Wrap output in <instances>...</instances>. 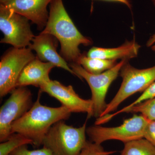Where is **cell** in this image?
Masks as SVG:
<instances>
[{
    "mask_svg": "<svg viewBox=\"0 0 155 155\" xmlns=\"http://www.w3.org/2000/svg\"><path fill=\"white\" fill-rule=\"evenodd\" d=\"M41 33L54 36L61 45V56L68 62L77 63L82 54L80 45H91V39L78 30L66 11L62 0H52L47 23Z\"/></svg>",
    "mask_w": 155,
    "mask_h": 155,
    "instance_id": "obj_1",
    "label": "cell"
},
{
    "mask_svg": "<svg viewBox=\"0 0 155 155\" xmlns=\"http://www.w3.org/2000/svg\"><path fill=\"white\" fill-rule=\"evenodd\" d=\"M27 146L19 147L9 155H53L51 151L45 147L40 149L29 150Z\"/></svg>",
    "mask_w": 155,
    "mask_h": 155,
    "instance_id": "obj_21",
    "label": "cell"
},
{
    "mask_svg": "<svg viewBox=\"0 0 155 155\" xmlns=\"http://www.w3.org/2000/svg\"><path fill=\"white\" fill-rule=\"evenodd\" d=\"M120 155H155V146L144 138L125 143Z\"/></svg>",
    "mask_w": 155,
    "mask_h": 155,
    "instance_id": "obj_16",
    "label": "cell"
},
{
    "mask_svg": "<svg viewBox=\"0 0 155 155\" xmlns=\"http://www.w3.org/2000/svg\"><path fill=\"white\" fill-rule=\"evenodd\" d=\"M76 64L81 65L89 73L97 75L111 69L118 63L116 60L91 58L82 54Z\"/></svg>",
    "mask_w": 155,
    "mask_h": 155,
    "instance_id": "obj_15",
    "label": "cell"
},
{
    "mask_svg": "<svg viewBox=\"0 0 155 155\" xmlns=\"http://www.w3.org/2000/svg\"><path fill=\"white\" fill-rule=\"evenodd\" d=\"M140 46L133 39L127 41L122 45L116 48H92L87 56L91 58H100L108 60L121 59L129 61L138 55Z\"/></svg>",
    "mask_w": 155,
    "mask_h": 155,
    "instance_id": "obj_14",
    "label": "cell"
},
{
    "mask_svg": "<svg viewBox=\"0 0 155 155\" xmlns=\"http://www.w3.org/2000/svg\"><path fill=\"white\" fill-rule=\"evenodd\" d=\"M31 144L33 141L20 134H12L6 141L0 144V155H9L19 147Z\"/></svg>",
    "mask_w": 155,
    "mask_h": 155,
    "instance_id": "obj_17",
    "label": "cell"
},
{
    "mask_svg": "<svg viewBox=\"0 0 155 155\" xmlns=\"http://www.w3.org/2000/svg\"><path fill=\"white\" fill-rule=\"evenodd\" d=\"M35 58L29 48H11L0 61V96L2 98L16 88L19 75L25 66Z\"/></svg>",
    "mask_w": 155,
    "mask_h": 155,
    "instance_id": "obj_7",
    "label": "cell"
},
{
    "mask_svg": "<svg viewBox=\"0 0 155 155\" xmlns=\"http://www.w3.org/2000/svg\"><path fill=\"white\" fill-rule=\"evenodd\" d=\"M123 113H140L150 120H155V97L123 111Z\"/></svg>",
    "mask_w": 155,
    "mask_h": 155,
    "instance_id": "obj_18",
    "label": "cell"
},
{
    "mask_svg": "<svg viewBox=\"0 0 155 155\" xmlns=\"http://www.w3.org/2000/svg\"><path fill=\"white\" fill-rule=\"evenodd\" d=\"M64 121H59L51 127L42 145L53 155H79L87 142L86 122L75 127L67 125Z\"/></svg>",
    "mask_w": 155,
    "mask_h": 155,
    "instance_id": "obj_3",
    "label": "cell"
},
{
    "mask_svg": "<svg viewBox=\"0 0 155 155\" xmlns=\"http://www.w3.org/2000/svg\"><path fill=\"white\" fill-rule=\"evenodd\" d=\"M39 91L48 94L61 103L62 106L72 113L87 114V119L94 116L91 99L81 98L75 92L72 85L65 86L56 80H50L39 87Z\"/></svg>",
    "mask_w": 155,
    "mask_h": 155,
    "instance_id": "obj_10",
    "label": "cell"
},
{
    "mask_svg": "<svg viewBox=\"0 0 155 155\" xmlns=\"http://www.w3.org/2000/svg\"><path fill=\"white\" fill-rule=\"evenodd\" d=\"M102 1H110V2H117L125 4L129 8L131 9V5L129 0H102Z\"/></svg>",
    "mask_w": 155,
    "mask_h": 155,
    "instance_id": "obj_24",
    "label": "cell"
},
{
    "mask_svg": "<svg viewBox=\"0 0 155 155\" xmlns=\"http://www.w3.org/2000/svg\"><path fill=\"white\" fill-rule=\"evenodd\" d=\"M39 91L36 101L19 119L13 122L11 133L20 134L33 141L34 146L43 144L44 139L51 127L56 123L68 119L71 113L63 106L57 107L43 105Z\"/></svg>",
    "mask_w": 155,
    "mask_h": 155,
    "instance_id": "obj_2",
    "label": "cell"
},
{
    "mask_svg": "<svg viewBox=\"0 0 155 155\" xmlns=\"http://www.w3.org/2000/svg\"><path fill=\"white\" fill-rule=\"evenodd\" d=\"M149 119L142 115H134L126 119L120 126L104 127L95 125L87 128L86 133L93 142L101 144L104 142L115 140L124 143L143 138Z\"/></svg>",
    "mask_w": 155,
    "mask_h": 155,
    "instance_id": "obj_6",
    "label": "cell"
},
{
    "mask_svg": "<svg viewBox=\"0 0 155 155\" xmlns=\"http://www.w3.org/2000/svg\"><path fill=\"white\" fill-rule=\"evenodd\" d=\"M122 81L114 98L107 104L101 116L116 110L121 103L136 93L143 92L155 82V65L144 69H138L126 62L120 70Z\"/></svg>",
    "mask_w": 155,
    "mask_h": 155,
    "instance_id": "obj_4",
    "label": "cell"
},
{
    "mask_svg": "<svg viewBox=\"0 0 155 155\" xmlns=\"http://www.w3.org/2000/svg\"><path fill=\"white\" fill-rule=\"evenodd\" d=\"M55 65L40 60L37 57L28 63L23 69L17 83L16 87L33 85L40 87L49 81V73Z\"/></svg>",
    "mask_w": 155,
    "mask_h": 155,
    "instance_id": "obj_13",
    "label": "cell"
},
{
    "mask_svg": "<svg viewBox=\"0 0 155 155\" xmlns=\"http://www.w3.org/2000/svg\"><path fill=\"white\" fill-rule=\"evenodd\" d=\"M52 0H11L4 6L22 15L41 29L46 25L49 15L47 6Z\"/></svg>",
    "mask_w": 155,
    "mask_h": 155,
    "instance_id": "obj_12",
    "label": "cell"
},
{
    "mask_svg": "<svg viewBox=\"0 0 155 155\" xmlns=\"http://www.w3.org/2000/svg\"><path fill=\"white\" fill-rule=\"evenodd\" d=\"M146 45L147 47H151V49L155 51V34L149 39L147 41Z\"/></svg>",
    "mask_w": 155,
    "mask_h": 155,
    "instance_id": "obj_23",
    "label": "cell"
},
{
    "mask_svg": "<svg viewBox=\"0 0 155 155\" xmlns=\"http://www.w3.org/2000/svg\"><path fill=\"white\" fill-rule=\"evenodd\" d=\"M11 1V0H0V2H1V4H2V5H5L6 3L8 2L9 1Z\"/></svg>",
    "mask_w": 155,
    "mask_h": 155,
    "instance_id": "obj_25",
    "label": "cell"
},
{
    "mask_svg": "<svg viewBox=\"0 0 155 155\" xmlns=\"http://www.w3.org/2000/svg\"><path fill=\"white\" fill-rule=\"evenodd\" d=\"M143 138L155 146V120H149L145 130Z\"/></svg>",
    "mask_w": 155,
    "mask_h": 155,
    "instance_id": "obj_22",
    "label": "cell"
},
{
    "mask_svg": "<svg viewBox=\"0 0 155 155\" xmlns=\"http://www.w3.org/2000/svg\"><path fill=\"white\" fill-rule=\"evenodd\" d=\"M155 97V82L152 84L151 85L148 87L146 90L143 92V93L138 98L132 103V104L129 105L123 108L122 110L119 111H117L115 113V115L117 116L119 114L123 113V111L129 109L133 106L136 105L140 103L147 101V100L153 98Z\"/></svg>",
    "mask_w": 155,
    "mask_h": 155,
    "instance_id": "obj_20",
    "label": "cell"
},
{
    "mask_svg": "<svg viewBox=\"0 0 155 155\" xmlns=\"http://www.w3.org/2000/svg\"><path fill=\"white\" fill-rule=\"evenodd\" d=\"M0 29L4 34L1 42L14 48L29 47L35 38L29 20L4 5H0Z\"/></svg>",
    "mask_w": 155,
    "mask_h": 155,
    "instance_id": "obj_8",
    "label": "cell"
},
{
    "mask_svg": "<svg viewBox=\"0 0 155 155\" xmlns=\"http://www.w3.org/2000/svg\"><path fill=\"white\" fill-rule=\"evenodd\" d=\"M151 1L152 2L154 6L155 7V0H151Z\"/></svg>",
    "mask_w": 155,
    "mask_h": 155,
    "instance_id": "obj_26",
    "label": "cell"
},
{
    "mask_svg": "<svg viewBox=\"0 0 155 155\" xmlns=\"http://www.w3.org/2000/svg\"><path fill=\"white\" fill-rule=\"evenodd\" d=\"M115 153L114 151L105 150L101 144L87 141L79 155H110Z\"/></svg>",
    "mask_w": 155,
    "mask_h": 155,
    "instance_id": "obj_19",
    "label": "cell"
},
{
    "mask_svg": "<svg viewBox=\"0 0 155 155\" xmlns=\"http://www.w3.org/2000/svg\"><path fill=\"white\" fill-rule=\"evenodd\" d=\"M127 61L123 60L115 67L97 75L91 74L79 64L71 63L69 66L80 79H84L91 91V100L93 107L94 116L99 118L105 110L106 95L111 84L118 77L123 65Z\"/></svg>",
    "mask_w": 155,
    "mask_h": 155,
    "instance_id": "obj_5",
    "label": "cell"
},
{
    "mask_svg": "<svg viewBox=\"0 0 155 155\" xmlns=\"http://www.w3.org/2000/svg\"><path fill=\"white\" fill-rule=\"evenodd\" d=\"M0 109V141H6L11 133L13 122L22 117L32 106V95L26 87L14 89Z\"/></svg>",
    "mask_w": 155,
    "mask_h": 155,
    "instance_id": "obj_9",
    "label": "cell"
},
{
    "mask_svg": "<svg viewBox=\"0 0 155 155\" xmlns=\"http://www.w3.org/2000/svg\"><path fill=\"white\" fill-rule=\"evenodd\" d=\"M56 39L51 35L41 33L35 37L28 48L36 52L37 57L41 61L52 63L75 75L67 61L57 52Z\"/></svg>",
    "mask_w": 155,
    "mask_h": 155,
    "instance_id": "obj_11",
    "label": "cell"
}]
</instances>
